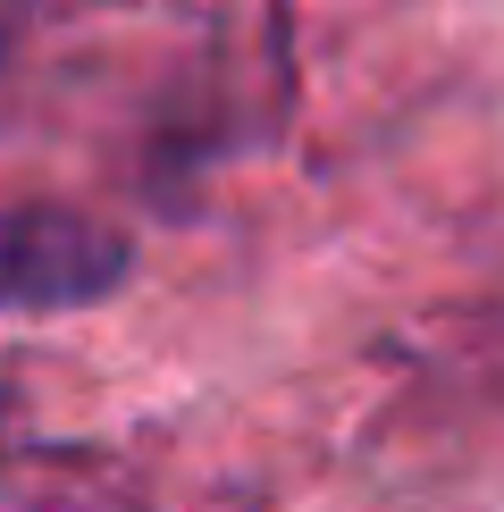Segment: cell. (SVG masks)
I'll return each mask as SVG.
<instances>
[{
	"mask_svg": "<svg viewBox=\"0 0 504 512\" xmlns=\"http://www.w3.org/2000/svg\"><path fill=\"white\" fill-rule=\"evenodd\" d=\"M126 269H135L126 236L84 219V210H59V202L0 210V311H17V319L84 311L101 294H118Z\"/></svg>",
	"mask_w": 504,
	"mask_h": 512,
	"instance_id": "1",
	"label": "cell"
}]
</instances>
